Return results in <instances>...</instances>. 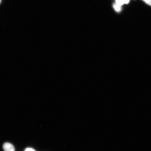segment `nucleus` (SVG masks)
I'll use <instances>...</instances> for the list:
<instances>
[{
    "instance_id": "nucleus-1",
    "label": "nucleus",
    "mask_w": 151,
    "mask_h": 151,
    "mask_svg": "<svg viewBox=\"0 0 151 151\" xmlns=\"http://www.w3.org/2000/svg\"><path fill=\"white\" fill-rule=\"evenodd\" d=\"M3 148L4 151H15L14 146L10 143H5L3 145Z\"/></svg>"
},
{
    "instance_id": "nucleus-2",
    "label": "nucleus",
    "mask_w": 151,
    "mask_h": 151,
    "mask_svg": "<svg viewBox=\"0 0 151 151\" xmlns=\"http://www.w3.org/2000/svg\"><path fill=\"white\" fill-rule=\"evenodd\" d=\"M113 6L114 7L115 10L117 12H119L120 11L121 8L120 6L116 4H114L113 5Z\"/></svg>"
},
{
    "instance_id": "nucleus-3",
    "label": "nucleus",
    "mask_w": 151,
    "mask_h": 151,
    "mask_svg": "<svg viewBox=\"0 0 151 151\" xmlns=\"http://www.w3.org/2000/svg\"><path fill=\"white\" fill-rule=\"evenodd\" d=\"M117 4L121 6L124 4V3L122 0H116Z\"/></svg>"
},
{
    "instance_id": "nucleus-4",
    "label": "nucleus",
    "mask_w": 151,
    "mask_h": 151,
    "mask_svg": "<svg viewBox=\"0 0 151 151\" xmlns=\"http://www.w3.org/2000/svg\"><path fill=\"white\" fill-rule=\"evenodd\" d=\"M143 1H144L147 4L151 6V0H143Z\"/></svg>"
},
{
    "instance_id": "nucleus-5",
    "label": "nucleus",
    "mask_w": 151,
    "mask_h": 151,
    "mask_svg": "<svg viewBox=\"0 0 151 151\" xmlns=\"http://www.w3.org/2000/svg\"><path fill=\"white\" fill-rule=\"evenodd\" d=\"M25 151H36L35 150H34V149L32 148H26L25 150Z\"/></svg>"
},
{
    "instance_id": "nucleus-6",
    "label": "nucleus",
    "mask_w": 151,
    "mask_h": 151,
    "mask_svg": "<svg viewBox=\"0 0 151 151\" xmlns=\"http://www.w3.org/2000/svg\"><path fill=\"white\" fill-rule=\"evenodd\" d=\"M124 3L128 4L129 3L130 0H122Z\"/></svg>"
},
{
    "instance_id": "nucleus-7",
    "label": "nucleus",
    "mask_w": 151,
    "mask_h": 151,
    "mask_svg": "<svg viewBox=\"0 0 151 151\" xmlns=\"http://www.w3.org/2000/svg\"><path fill=\"white\" fill-rule=\"evenodd\" d=\"M0 1H1V0H0Z\"/></svg>"
}]
</instances>
